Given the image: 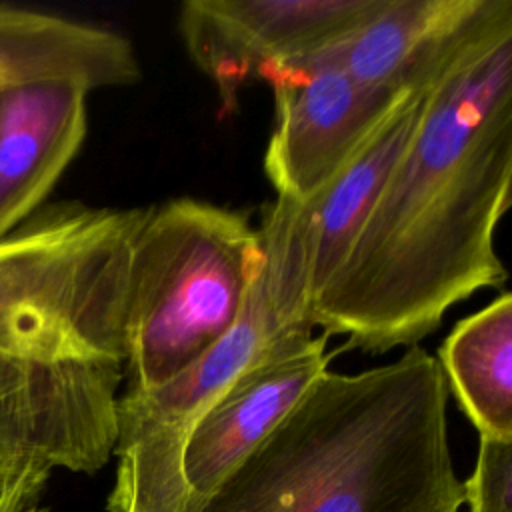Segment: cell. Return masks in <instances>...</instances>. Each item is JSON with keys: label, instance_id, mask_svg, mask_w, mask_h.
<instances>
[{"label": "cell", "instance_id": "cell-1", "mask_svg": "<svg viewBox=\"0 0 512 512\" xmlns=\"http://www.w3.org/2000/svg\"><path fill=\"white\" fill-rule=\"evenodd\" d=\"M512 16L466 44L428 88L420 124L346 258L314 296L312 328L370 354L416 346L506 268Z\"/></svg>", "mask_w": 512, "mask_h": 512}, {"label": "cell", "instance_id": "cell-2", "mask_svg": "<svg viewBox=\"0 0 512 512\" xmlns=\"http://www.w3.org/2000/svg\"><path fill=\"white\" fill-rule=\"evenodd\" d=\"M438 360L324 370L200 512H460Z\"/></svg>", "mask_w": 512, "mask_h": 512}, {"label": "cell", "instance_id": "cell-3", "mask_svg": "<svg viewBox=\"0 0 512 512\" xmlns=\"http://www.w3.org/2000/svg\"><path fill=\"white\" fill-rule=\"evenodd\" d=\"M148 210L60 200L0 238V358L124 368L130 262Z\"/></svg>", "mask_w": 512, "mask_h": 512}, {"label": "cell", "instance_id": "cell-4", "mask_svg": "<svg viewBox=\"0 0 512 512\" xmlns=\"http://www.w3.org/2000/svg\"><path fill=\"white\" fill-rule=\"evenodd\" d=\"M262 264L248 212L182 196L150 206L136 236L124 318V390L156 388L238 320Z\"/></svg>", "mask_w": 512, "mask_h": 512}, {"label": "cell", "instance_id": "cell-5", "mask_svg": "<svg viewBox=\"0 0 512 512\" xmlns=\"http://www.w3.org/2000/svg\"><path fill=\"white\" fill-rule=\"evenodd\" d=\"M286 332L292 330L276 314L260 264L236 324L214 346L156 388L122 390L106 512H190L182 460L194 424L232 378Z\"/></svg>", "mask_w": 512, "mask_h": 512}, {"label": "cell", "instance_id": "cell-6", "mask_svg": "<svg viewBox=\"0 0 512 512\" xmlns=\"http://www.w3.org/2000/svg\"><path fill=\"white\" fill-rule=\"evenodd\" d=\"M124 368L0 358V506L42 504L56 470L96 474L116 446Z\"/></svg>", "mask_w": 512, "mask_h": 512}, {"label": "cell", "instance_id": "cell-7", "mask_svg": "<svg viewBox=\"0 0 512 512\" xmlns=\"http://www.w3.org/2000/svg\"><path fill=\"white\" fill-rule=\"evenodd\" d=\"M276 116L264 172L276 196L308 200L398 98L362 86L330 44L268 68Z\"/></svg>", "mask_w": 512, "mask_h": 512}, {"label": "cell", "instance_id": "cell-8", "mask_svg": "<svg viewBox=\"0 0 512 512\" xmlns=\"http://www.w3.org/2000/svg\"><path fill=\"white\" fill-rule=\"evenodd\" d=\"M386 0H186L178 32L222 110L256 74L324 48L372 18Z\"/></svg>", "mask_w": 512, "mask_h": 512}, {"label": "cell", "instance_id": "cell-9", "mask_svg": "<svg viewBox=\"0 0 512 512\" xmlns=\"http://www.w3.org/2000/svg\"><path fill=\"white\" fill-rule=\"evenodd\" d=\"M326 342L328 336L314 330L278 336L206 408L186 440L182 460L190 512H200L310 384L328 370Z\"/></svg>", "mask_w": 512, "mask_h": 512}, {"label": "cell", "instance_id": "cell-10", "mask_svg": "<svg viewBox=\"0 0 512 512\" xmlns=\"http://www.w3.org/2000/svg\"><path fill=\"white\" fill-rule=\"evenodd\" d=\"M506 16L512 0H386L330 50L362 86L396 98L430 88L466 44Z\"/></svg>", "mask_w": 512, "mask_h": 512}, {"label": "cell", "instance_id": "cell-11", "mask_svg": "<svg viewBox=\"0 0 512 512\" xmlns=\"http://www.w3.org/2000/svg\"><path fill=\"white\" fill-rule=\"evenodd\" d=\"M88 94L72 80H38L0 92V238L46 204L82 148Z\"/></svg>", "mask_w": 512, "mask_h": 512}, {"label": "cell", "instance_id": "cell-12", "mask_svg": "<svg viewBox=\"0 0 512 512\" xmlns=\"http://www.w3.org/2000/svg\"><path fill=\"white\" fill-rule=\"evenodd\" d=\"M426 94L428 88L400 94L338 172L314 196L300 200L310 250L312 300L346 258L406 152L420 124Z\"/></svg>", "mask_w": 512, "mask_h": 512}, {"label": "cell", "instance_id": "cell-13", "mask_svg": "<svg viewBox=\"0 0 512 512\" xmlns=\"http://www.w3.org/2000/svg\"><path fill=\"white\" fill-rule=\"evenodd\" d=\"M132 42L110 28L0 2V92L38 80H72L88 92L136 84Z\"/></svg>", "mask_w": 512, "mask_h": 512}, {"label": "cell", "instance_id": "cell-14", "mask_svg": "<svg viewBox=\"0 0 512 512\" xmlns=\"http://www.w3.org/2000/svg\"><path fill=\"white\" fill-rule=\"evenodd\" d=\"M448 390L478 436L512 438V296L460 320L438 350Z\"/></svg>", "mask_w": 512, "mask_h": 512}, {"label": "cell", "instance_id": "cell-15", "mask_svg": "<svg viewBox=\"0 0 512 512\" xmlns=\"http://www.w3.org/2000/svg\"><path fill=\"white\" fill-rule=\"evenodd\" d=\"M478 456L464 496L470 512H512V438L478 436Z\"/></svg>", "mask_w": 512, "mask_h": 512}, {"label": "cell", "instance_id": "cell-16", "mask_svg": "<svg viewBox=\"0 0 512 512\" xmlns=\"http://www.w3.org/2000/svg\"><path fill=\"white\" fill-rule=\"evenodd\" d=\"M0 512H48L46 506L34 504V506H0Z\"/></svg>", "mask_w": 512, "mask_h": 512}]
</instances>
